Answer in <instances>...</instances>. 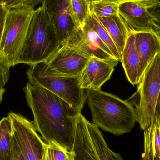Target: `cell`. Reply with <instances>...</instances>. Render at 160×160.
Wrapping results in <instances>:
<instances>
[{
  "mask_svg": "<svg viewBox=\"0 0 160 160\" xmlns=\"http://www.w3.org/2000/svg\"><path fill=\"white\" fill-rule=\"evenodd\" d=\"M81 27L84 33L88 38L94 42L98 47H99L104 51L114 57L112 53L111 52L109 48L104 44V42L98 36L95 31H93L91 28H90L88 25H87L85 23Z\"/></svg>",
  "mask_w": 160,
  "mask_h": 160,
  "instance_id": "cb8c5ba5",
  "label": "cell"
},
{
  "mask_svg": "<svg viewBox=\"0 0 160 160\" xmlns=\"http://www.w3.org/2000/svg\"><path fill=\"white\" fill-rule=\"evenodd\" d=\"M134 33L135 47L140 57V81L148 67L160 53V36L154 32Z\"/></svg>",
  "mask_w": 160,
  "mask_h": 160,
  "instance_id": "4fadbf2b",
  "label": "cell"
},
{
  "mask_svg": "<svg viewBox=\"0 0 160 160\" xmlns=\"http://www.w3.org/2000/svg\"><path fill=\"white\" fill-rule=\"evenodd\" d=\"M5 1L6 0H0V5L2 4H4Z\"/></svg>",
  "mask_w": 160,
  "mask_h": 160,
  "instance_id": "836d02e7",
  "label": "cell"
},
{
  "mask_svg": "<svg viewBox=\"0 0 160 160\" xmlns=\"http://www.w3.org/2000/svg\"><path fill=\"white\" fill-rule=\"evenodd\" d=\"M138 85L139 102L132 104L135 106L137 122L144 130L152 124L160 92V53L148 67Z\"/></svg>",
  "mask_w": 160,
  "mask_h": 160,
  "instance_id": "8992f818",
  "label": "cell"
},
{
  "mask_svg": "<svg viewBox=\"0 0 160 160\" xmlns=\"http://www.w3.org/2000/svg\"><path fill=\"white\" fill-rule=\"evenodd\" d=\"M35 11L34 8L28 6L8 8L2 38L0 63L9 69L17 65Z\"/></svg>",
  "mask_w": 160,
  "mask_h": 160,
  "instance_id": "5b68a950",
  "label": "cell"
},
{
  "mask_svg": "<svg viewBox=\"0 0 160 160\" xmlns=\"http://www.w3.org/2000/svg\"><path fill=\"white\" fill-rule=\"evenodd\" d=\"M10 77L9 68L0 63V88H4Z\"/></svg>",
  "mask_w": 160,
  "mask_h": 160,
  "instance_id": "f1b7e54d",
  "label": "cell"
},
{
  "mask_svg": "<svg viewBox=\"0 0 160 160\" xmlns=\"http://www.w3.org/2000/svg\"><path fill=\"white\" fill-rule=\"evenodd\" d=\"M144 134V152L141 160H160V119L156 114Z\"/></svg>",
  "mask_w": 160,
  "mask_h": 160,
  "instance_id": "2e32d148",
  "label": "cell"
},
{
  "mask_svg": "<svg viewBox=\"0 0 160 160\" xmlns=\"http://www.w3.org/2000/svg\"><path fill=\"white\" fill-rule=\"evenodd\" d=\"M155 114L158 116L160 119V92L156 104Z\"/></svg>",
  "mask_w": 160,
  "mask_h": 160,
  "instance_id": "4dcf8cb0",
  "label": "cell"
},
{
  "mask_svg": "<svg viewBox=\"0 0 160 160\" xmlns=\"http://www.w3.org/2000/svg\"><path fill=\"white\" fill-rule=\"evenodd\" d=\"M74 154L54 141L47 143L43 160H74Z\"/></svg>",
  "mask_w": 160,
  "mask_h": 160,
  "instance_id": "44dd1931",
  "label": "cell"
},
{
  "mask_svg": "<svg viewBox=\"0 0 160 160\" xmlns=\"http://www.w3.org/2000/svg\"><path fill=\"white\" fill-rule=\"evenodd\" d=\"M118 14L130 32H154L160 36V25L156 23L146 7L133 1L118 4Z\"/></svg>",
  "mask_w": 160,
  "mask_h": 160,
  "instance_id": "9c48e42d",
  "label": "cell"
},
{
  "mask_svg": "<svg viewBox=\"0 0 160 160\" xmlns=\"http://www.w3.org/2000/svg\"><path fill=\"white\" fill-rule=\"evenodd\" d=\"M112 153L113 157L114 160H123L122 157L118 153H116L115 152H112Z\"/></svg>",
  "mask_w": 160,
  "mask_h": 160,
  "instance_id": "d6a6232c",
  "label": "cell"
},
{
  "mask_svg": "<svg viewBox=\"0 0 160 160\" xmlns=\"http://www.w3.org/2000/svg\"><path fill=\"white\" fill-rule=\"evenodd\" d=\"M122 54L129 31L118 14L106 18H98Z\"/></svg>",
  "mask_w": 160,
  "mask_h": 160,
  "instance_id": "e0dca14e",
  "label": "cell"
},
{
  "mask_svg": "<svg viewBox=\"0 0 160 160\" xmlns=\"http://www.w3.org/2000/svg\"><path fill=\"white\" fill-rule=\"evenodd\" d=\"M61 47L51 21L41 5L33 15L17 65L31 66L46 62Z\"/></svg>",
  "mask_w": 160,
  "mask_h": 160,
  "instance_id": "3957f363",
  "label": "cell"
},
{
  "mask_svg": "<svg viewBox=\"0 0 160 160\" xmlns=\"http://www.w3.org/2000/svg\"><path fill=\"white\" fill-rule=\"evenodd\" d=\"M118 62L90 58L82 71L79 81L80 87L85 90H98L111 78Z\"/></svg>",
  "mask_w": 160,
  "mask_h": 160,
  "instance_id": "8fae6325",
  "label": "cell"
},
{
  "mask_svg": "<svg viewBox=\"0 0 160 160\" xmlns=\"http://www.w3.org/2000/svg\"><path fill=\"white\" fill-rule=\"evenodd\" d=\"M26 74L30 83L49 90L62 99L74 111L81 112L87 99V90L81 88L79 77L54 74L45 62L30 66Z\"/></svg>",
  "mask_w": 160,
  "mask_h": 160,
  "instance_id": "277c9868",
  "label": "cell"
},
{
  "mask_svg": "<svg viewBox=\"0 0 160 160\" xmlns=\"http://www.w3.org/2000/svg\"><path fill=\"white\" fill-rule=\"evenodd\" d=\"M63 45L69 47L89 59L95 57L105 61L119 62L88 38L84 33L81 27Z\"/></svg>",
  "mask_w": 160,
  "mask_h": 160,
  "instance_id": "5bb4252c",
  "label": "cell"
},
{
  "mask_svg": "<svg viewBox=\"0 0 160 160\" xmlns=\"http://www.w3.org/2000/svg\"><path fill=\"white\" fill-rule=\"evenodd\" d=\"M154 19L156 23L160 24V1L156 3L146 7Z\"/></svg>",
  "mask_w": 160,
  "mask_h": 160,
  "instance_id": "83f0119b",
  "label": "cell"
},
{
  "mask_svg": "<svg viewBox=\"0 0 160 160\" xmlns=\"http://www.w3.org/2000/svg\"><path fill=\"white\" fill-rule=\"evenodd\" d=\"M23 90L33 115L34 127L44 142L54 141L72 152L76 116L79 112L44 88L28 82Z\"/></svg>",
  "mask_w": 160,
  "mask_h": 160,
  "instance_id": "6da1fadb",
  "label": "cell"
},
{
  "mask_svg": "<svg viewBox=\"0 0 160 160\" xmlns=\"http://www.w3.org/2000/svg\"><path fill=\"white\" fill-rule=\"evenodd\" d=\"M6 89L4 88H0V103L2 101L3 99V96L5 92Z\"/></svg>",
  "mask_w": 160,
  "mask_h": 160,
  "instance_id": "1f68e13d",
  "label": "cell"
},
{
  "mask_svg": "<svg viewBox=\"0 0 160 160\" xmlns=\"http://www.w3.org/2000/svg\"><path fill=\"white\" fill-rule=\"evenodd\" d=\"M87 120L81 113L76 116L72 148L74 160H100L91 141Z\"/></svg>",
  "mask_w": 160,
  "mask_h": 160,
  "instance_id": "7c38bea8",
  "label": "cell"
},
{
  "mask_svg": "<svg viewBox=\"0 0 160 160\" xmlns=\"http://www.w3.org/2000/svg\"><path fill=\"white\" fill-rule=\"evenodd\" d=\"M94 1H96V0H94Z\"/></svg>",
  "mask_w": 160,
  "mask_h": 160,
  "instance_id": "d590c367",
  "label": "cell"
},
{
  "mask_svg": "<svg viewBox=\"0 0 160 160\" xmlns=\"http://www.w3.org/2000/svg\"><path fill=\"white\" fill-rule=\"evenodd\" d=\"M122 63L126 76L132 85L139 82L140 60L135 44V34L130 32L121 54Z\"/></svg>",
  "mask_w": 160,
  "mask_h": 160,
  "instance_id": "9a60e30c",
  "label": "cell"
},
{
  "mask_svg": "<svg viewBox=\"0 0 160 160\" xmlns=\"http://www.w3.org/2000/svg\"><path fill=\"white\" fill-rule=\"evenodd\" d=\"M13 132L25 160H43L47 143L38 134L32 122L20 114L11 112Z\"/></svg>",
  "mask_w": 160,
  "mask_h": 160,
  "instance_id": "52a82bcc",
  "label": "cell"
},
{
  "mask_svg": "<svg viewBox=\"0 0 160 160\" xmlns=\"http://www.w3.org/2000/svg\"><path fill=\"white\" fill-rule=\"evenodd\" d=\"M8 160H25L20 149L14 132L12 136L11 152Z\"/></svg>",
  "mask_w": 160,
  "mask_h": 160,
  "instance_id": "484cf974",
  "label": "cell"
},
{
  "mask_svg": "<svg viewBox=\"0 0 160 160\" xmlns=\"http://www.w3.org/2000/svg\"><path fill=\"white\" fill-rule=\"evenodd\" d=\"M44 1V0H6L4 4L8 8L18 6H28L34 8L39 3H42Z\"/></svg>",
  "mask_w": 160,
  "mask_h": 160,
  "instance_id": "d4e9b609",
  "label": "cell"
},
{
  "mask_svg": "<svg viewBox=\"0 0 160 160\" xmlns=\"http://www.w3.org/2000/svg\"><path fill=\"white\" fill-rule=\"evenodd\" d=\"M89 59L69 47L63 45L45 62L50 70L54 74L78 77Z\"/></svg>",
  "mask_w": 160,
  "mask_h": 160,
  "instance_id": "30bf717a",
  "label": "cell"
},
{
  "mask_svg": "<svg viewBox=\"0 0 160 160\" xmlns=\"http://www.w3.org/2000/svg\"><path fill=\"white\" fill-rule=\"evenodd\" d=\"M85 23L88 25L93 31L97 33L100 38L109 48L114 57L118 62H121V55L118 52L117 48L110 37V35L98 19L94 14L91 13Z\"/></svg>",
  "mask_w": 160,
  "mask_h": 160,
  "instance_id": "ffe728a7",
  "label": "cell"
},
{
  "mask_svg": "<svg viewBox=\"0 0 160 160\" xmlns=\"http://www.w3.org/2000/svg\"><path fill=\"white\" fill-rule=\"evenodd\" d=\"M107 1H111L118 4L122 2H126V1H133L139 3L144 6L148 7L156 3L160 0H107Z\"/></svg>",
  "mask_w": 160,
  "mask_h": 160,
  "instance_id": "f546056e",
  "label": "cell"
},
{
  "mask_svg": "<svg viewBox=\"0 0 160 160\" xmlns=\"http://www.w3.org/2000/svg\"><path fill=\"white\" fill-rule=\"evenodd\" d=\"M88 2H89V3L90 4V5H91V4L92 3V2L94 1V0H88Z\"/></svg>",
  "mask_w": 160,
  "mask_h": 160,
  "instance_id": "e575fe53",
  "label": "cell"
},
{
  "mask_svg": "<svg viewBox=\"0 0 160 160\" xmlns=\"http://www.w3.org/2000/svg\"><path fill=\"white\" fill-rule=\"evenodd\" d=\"M13 130L11 118L8 116L0 120V160H8L12 147Z\"/></svg>",
  "mask_w": 160,
  "mask_h": 160,
  "instance_id": "d6986e66",
  "label": "cell"
},
{
  "mask_svg": "<svg viewBox=\"0 0 160 160\" xmlns=\"http://www.w3.org/2000/svg\"><path fill=\"white\" fill-rule=\"evenodd\" d=\"M8 10V8L4 4L0 5V58L2 56V40Z\"/></svg>",
  "mask_w": 160,
  "mask_h": 160,
  "instance_id": "4316f807",
  "label": "cell"
},
{
  "mask_svg": "<svg viewBox=\"0 0 160 160\" xmlns=\"http://www.w3.org/2000/svg\"><path fill=\"white\" fill-rule=\"evenodd\" d=\"M71 4L74 17L81 27L91 13L90 4L88 0H71Z\"/></svg>",
  "mask_w": 160,
  "mask_h": 160,
  "instance_id": "603a6c76",
  "label": "cell"
},
{
  "mask_svg": "<svg viewBox=\"0 0 160 160\" xmlns=\"http://www.w3.org/2000/svg\"><path fill=\"white\" fill-rule=\"evenodd\" d=\"M88 132L100 160H114L112 151L109 148L99 128L93 123L87 120Z\"/></svg>",
  "mask_w": 160,
  "mask_h": 160,
  "instance_id": "ac0fdd59",
  "label": "cell"
},
{
  "mask_svg": "<svg viewBox=\"0 0 160 160\" xmlns=\"http://www.w3.org/2000/svg\"><path fill=\"white\" fill-rule=\"evenodd\" d=\"M118 4L107 0H96L90 5L91 13L97 18H106L118 14Z\"/></svg>",
  "mask_w": 160,
  "mask_h": 160,
  "instance_id": "7402d4cb",
  "label": "cell"
},
{
  "mask_svg": "<svg viewBox=\"0 0 160 160\" xmlns=\"http://www.w3.org/2000/svg\"><path fill=\"white\" fill-rule=\"evenodd\" d=\"M88 104L93 124L117 136L131 131L137 122L135 108L128 100H123L112 94L87 90Z\"/></svg>",
  "mask_w": 160,
  "mask_h": 160,
  "instance_id": "7a4b0ae2",
  "label": "cell"
},
{
  "mask_svg": "<svg viewBox=\"0 0 160 160\" xmlns=\"http://www.w3.org/2000/svg\"><path fill=\"white\" fill-rule=\"evenodd\" d=\"M42 5L48 13L62 46L80 27L73 14L71 0H44Z\"/></svg>",
  "mask_w": 160,
  "mask_h": 160,
  "instance_id": "ba28073f",
  "label": "cell"
}]
</instances>
